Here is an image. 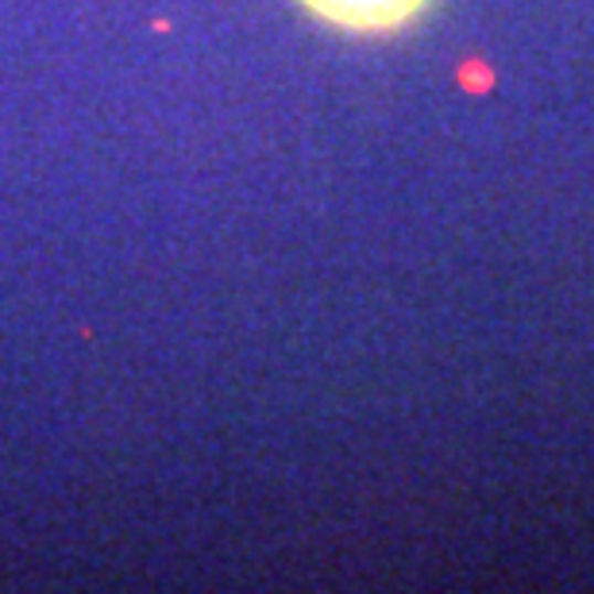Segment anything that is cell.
<instances>
[{"label":"cell","mask_w":594,"mask_h":594,"mask_svg":"<svg viewBox=\"0 0 594 594\" xmlns=\"http://www.w3.org/2000/svg\"><path fill=\"white\" fill-rule=\"evenodd\" d=\"M317 20L332 23L343 31H397L410 20H417L433 0H301Z\"/></svg>","instance_id":"6da1fadb"}]
</instances>
